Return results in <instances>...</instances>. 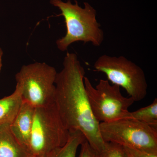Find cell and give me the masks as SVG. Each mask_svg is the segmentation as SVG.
<instances>
[{
  "label": "cell",
  "instance_id": "277c9868",
  "mask_svg": "<svg viewBox=\"0 0 157 157\" xmlns=\"http://www.w3.org/2000/svg\"><path fill=\"white\" fill-rule=\"evenodd\" d=\"M57 73L55 68L45 63L23 66L15 76L16 85L21 88L23 102L34 108L54 104Z\"/></svg>",
  "mask_w": 157,
  "mask_h": 157
},
{
  "label": "cell",
  "instance_id": "7c38bea8",
  "mask_svg": "<svg viewBox=\"0 0 157 157\" xmlns=\"http://www.w3.org/2000/svg\"><path fill=\"white\" fill-rule=\"evenodd\" d=\"M125 118H131L144 123L157 129V99L151 104L136 111L130 112Z\"/></svg>",
  "mask_w": 157,
  "mask_h": 157
},
{
  "label": "cell",
  "instance_id": "9a60e30c",
  "mask_svg": "<svg viewBox=\"0 0 157 157\" xmlns=\"http://www.w3.org/2000/svg\"><path fill=\"white\" fill-rule=\"evenodd\" d=\"M124 147L130 157H157V154L152 153L136 149Z\"/></svg>",
  "mask_w": 157,
  "mask_h": 157
},
{
  "label": "cell",
  "instance_id": "8fae6325",
  "mask_svg": "<svg viewBox=\"0 0 157 157\" xmlns=\"http://www.w3.org/2000/svg\"><path fill=\"white\" fill-rule=\"evenodd\" d=\"M85 140L84 135L81 132H70L67 142L63 146L56 149L52 157H76L78 147Z\"/></svg>",
  "mask_w": 157,
  "mask_h": 157
},
{
  "label": "cell",
  "instance_id": "2e32d148",
  "mask_svg": "<svg viewBox=\"0 0 157 157\" xmlns=\"http://www.w3.org/2000/svg\"><path fill=\"white\" fill-rule=\"evenodd\" d=\"M3 56V51L2 48L0 47V73L2 67V59Z\"/></svg>",
  "mask_w": 157,
  "mask_h": 157
},
{
  "label": "cell",
  "instance_id": "7a4b0ae2",
  "mask_svg": "<svg viewBox=\"0 0 157 157\" xmlns=\"http://www.w3.org/2000/svg\"><path fill=\"white\" fill-rule=\"evenodd\" d=\"M50 4L59 10V15L66 24V35L56 41L59 50L66 51L71 44L78 42L101 46L104 41V31L97 20V11L90 3L85 2L83 7L77 1L73 3L71 0H50Z\"/></svg>",
  "mask_w": 157,
  "mask_h": 157
},
{
  "label": "cell",
  "instance_id": "52a82bcc",
  "mask_svg": "<svg viewBox=\"0 0 157 157\" xmlns=\"http://www.w3.org/2000/svg\"><path fill=\"white\" fill-rule=\"evenodd\" d=\"M99 129L104 142L157 154V129L131 118L101 123Z\"/></svg>",
  "mask_w": 157,
  "mask_h": 157
},
{
  "label": "cell",
  "instance_id": "3957f363",
  "mask_svg": "<svg viewBox=\"0 0 157 157\" xmlns=\"http://www.w3.org/2000/svg\"><path fill=\"white\" fill-rule=\"evenodd\" d=\"M70 132L61 120L55 104L35 108L29 151L34 157L48 154L63 146Z\"/></svg>",
  "mask_w": 157,
  "mask_h": 157
},
{
  "label": "cell",
  "instance_id": "6da1fadb",
  "mask_svg": "<svg viewBox=\"0 0 157 157\" xmlns=\"http://www.w3.org/2000/svg\"><path fill=\"white\" fill-rule=\"evenodd\" d=\"M84 68L76 54L67 52L63 67L57 73L55 104L62 122L69 132L78 131L99 152L104 148L100 123L94 116L85 88Z\"/></svg>",
  "mask_w": 157,
  "mask_h": 157
},
{
  "label": "cell",
  "instance_id": "8992f818",
  "mask_svg": "<svg viewBox=\"0 0 157 157\" xmlns=\"http://www.w3.org/2000/svg\"><path fill=\"white\" fill-rule=\"evenodd\" d=\"M94 68L96 71L104 73L112 84L124 88L135 102L146 97L147 83L145 73L125 57L103 55L95 62Z\"/></svg>",
  "mask_w": 157,
  "mask_h": 157
},
{
  "label": "cell",
  "instance_id": "5bb4252c",
  "mask_svg": "<svg viewBox=\"0 0 157 157\" xmlns=\"http://www.w3.org/2000/svg\"><path fill=\"white\" fill-rule=\"evenodd\" d=\"M78 157H99V152L91 146L86 140L82 143Z\"/></svg>",
  "mask_w": 157,
  "mask_h": 157
},
{
  "label": "cell",
  "instance_id": "30bf717a",
  "mask_svg": "<svg viewBox=\"0 0 157 157\" xmlns=\"http://www.w3.org/2000/svg\"><path fill=\"white\" fill-rule=\"evenodd\" d=\"M22 103L21 88L16 85L12 94L0 99V126L12 122Z\"/></svg>",
  "mask_w": 157,
  "mask_h": 157
},
{
  "label": "cell",
  "instance_id": "4fadbf2b",
  "mask_svg": "<svg viewBox=\"0 0 157 157\" xmlns=\"http://www.w3.org/2000/svg\"><path fill=\"white\" fill-rule=\"evenodd\" d=\"M99 157H130L124 147L117 144L105 142L104 148Z\"/></svg>",
  "mask_w": 157,
  "mask_h": 157
},
{
  "label": "cell",
  "instance_id": "ba28073f",
  "mask_svg": "<svg viewBox=\"0 0 157 157\" xmlns=\"http://www.w3.org/2000/svg\"><path fill=\"white\" fill-rule=\"evenodd\" d=\"M35 108L23 102L17 114L9 124L11 132L21 145L29 151Z\"/></svg>",
  "mask_w": 157,
  "mask_h": 157
},
{
  "label": "cell",
  "instance_id": "9c48e42d",
  "mask_svg": "<svg viewBox=\"0 0 157 157\" xmlns=\"http://www.w3.org/2000/svg\"><path fill=\"white\" fill-rule=\"evenodd\" d=\"M0 157H34L14 137L9 124L0 126Z\"/></svg>",
  "mask_w": 157,
  "mask_h": 157
},
{
  "label": "cell",
  "instance_id": "5b68a950",
  "mask_svg": "<svg viewBox=\"0 0 157 157\" xmlns=\"http://www.w3.org/2000/svg\"><path fill=\"white\" fill-rule=\"evenodd\" d=\"M84 82L92 112L99 123L125 118L135 103L133 98L122 94L119 86L107 79H101L96 87L86 76Z\"/></svg>",
  "mask_w": 157,
  "mask_h": 157
},
{
  "label": "cell",
  "instance_id": "e0dca14e",
  "mask_svg": "<svg viewBox=\"0 0 157 157\" xmlns=\"http://www.w3.org/2000/svg\"><path fill=\"white\" fill-rule=\"evenodd\" d=\"M54 150V151H55ZM54 151H53L52 152L50 153L49 154H48L42 156L40 157H52V155H53Z\"/></svg>",
  "mask_w": 157,
  "mask_h": 157
}]
</instances>
